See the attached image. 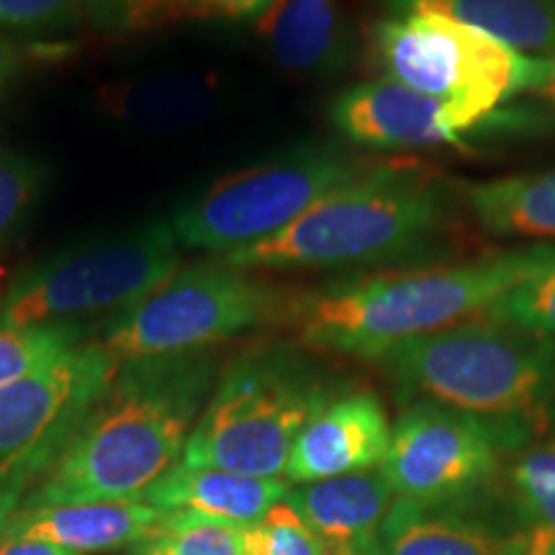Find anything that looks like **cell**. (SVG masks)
I'll list each match as a JSON object with an SVG mask.
<instances>
[{
    "label": "cell",
    "instance_id": "obj_1",
    "mask_svg": "<svg viewBox=\"0 0 555 555\" xmlns=\"http://www.w3.org/2000/svg\"><path fill=\"white\" fill-rule=\"evenodd\" d=\"M217 384L208 350L121 360L93 412L18 509L127 502L168 474Z\"/></svg>",
    "mask_w": 555,
    "mask_h": 555
},
{
    "label": "cell",
    "instance_id": "obj_2",
    "mask_svg": "<svg viewBox=\"0 0 555 555\" xmlns=\"http://www.w3.org/2000/svg\"><path fill=\"white\" fill-rule=\"evenodd\" d=\"M555 262V242H540L468 262H440L352 275L294 294L286 324L304 345L378 360L409 339L481 317L496 298Z\"/></svg>",
    "mask_w": 555,
    "mask_h": 555
},
{
    "label": "cell",
    "instance_id": "obj_3",
    "mask_svg": "<svg viewBox=\"0 0 555 555\" xmlns=\"http://www.w3.org/2000/svg\"><path fill=\"white\" fill-rule=\"evenodd\" d=\"M461 206L455 180L409 159H378L273 237L219 255L240 270H339L425 262Z\"/></svg>",
    "mask_w": 555,
    "mask_h": 555
},
{
    "label": "cell",
    "instance_id": "obj_4",
    "mask_svg": "<svg viewBox=\"0 0 555 555\" xmlns=\"http://www.w3.org/2000/svg\"><path fill=\"white\" fill-rule=\"evenodd\" d=\"M378 363L404 404L433 401L532 437L555 425V337L543 332L478 317L409 339Z\"/></svg>",
    "mask_w": 555,
    "mask_h": 555
},
{
    "label": "cell",
    "instance_id": "obj_5",
    "mask_svg": "<svg viewBox=\"0 0 555 555\" xmlns=\"http://www.w3.org/2000/svg\"><path fill=\"white\" fill-rule=\"evenodd\" d=\"M343 388L288 345H258L214 384L180 461L258 478H286L291 450Z\"/></svg>",
    "mask_w": 555,
    "mask_h": 555
},
{
    "label": "cell",
    "instance_id": "obj_6",
    "mask_svg": "<svg viewBox=\"0 0 555 555\" xmlns=\"http://www.w3.org/2000/svg\"><path fill=\"white\" fill-rule=\"evenodd\" d=\"M180 266V245L170 221L80 242L13 278L0 294V327L108 319L163 286Z\"/></svg>",
    "mask_w": 555,
    "mask_h": 555
},
{
    "label": "cell",
    "instance_id": "obj_7",
    "mask_svg": "<svg viewBox=\"0 0 555 555\" xmlns=\"http://www.w3.org/2000/svg\"><path fill=\"white\" fill-rule=\"evenodd\" d=\"M378 159L337 142H309L217 180L183 204L170 227L183 249L219 255L273 237Z\"/></svg>",
    "mask_w": 555,
    "mask_h": 555
},
{
    "label": "cell",
    "instance_id": "obj_8",
    "mask_svg": "<svg viewBox=\"0 0 555 555\" xmlns=\"http://www.w3.org/2000/svg\"><path fill=\"white\" fill-rule=\"evenodd\" d=\"M294 294L214 258L180 266L134 307L108 317L99 343L116 360L201 352L249 330L286 322Z\"/></svg>",
    "mask_w": 555,
    "mask_h": 555
},
{
    "label": "cell",
    "instance_id": "obj_9",
    "mask_svg": "<svg viewBox=\"0 0 555 555\" xmlns=\"http://www.w3.org/2000/svg\"><path fill=\"white\" fill-rule=\"evenodd\" d=\"M373 54L384 78L483 116L532 93L543 67V60L525 57L491 34L435 11L380 18L373 26Z\"/></svg>",
    "mask_w": 555,
    "mask_h": 555
},
{
    "label": "cell",
    "instance_id": "obj_10",
    "mask_svg": "<svg viewBox=\"0 0 555 555\" xmlns=\"http://www.w3.org/2000/svg\"><path fill=\"white\" fill-rule=\"evenodd\" d=\"M119 371L101 343H78L0 388V525L93 412Z\"/></svg>",
    "mask_w": 555,
    "mask_h": 555
},
{
    "label": "cell",
    "instance_id": "obj_11",
    "mask_svg": "<svg viewBox=\"0 0 555 555\" xmlns=\"http://www.w3.org/2000/svg\"><path fill=\"white\" fill-rule=\"evenodd\" d=\"M532 440L522 427L412 401L391 425V446L380 466L393 496L422 506L478 504L502 481L512 450Z\"/></svg>",
    "mask_w": 555,
    "mask_h": 555
},
{
    "label": "cell",
    "instance_id": "obj_12",
    "mask_svg": "<svg viewBox=\"0 0 555 555\" xmlns=\"http://www.w3.org/2000/svg\"><path fill=\"white\" fill-rule=\"evenodd\" d=\"M535 111L515 108L483 116L453 101L416 93L397 80H365L343 90L330 106V121L347 142L373 150L461 147L474 139L527 134Z\"/></svg>",
    "mask_w": 555,
    "mask_h": 555
},
{
    "label": "cell",
    "instance_id": "obj_13",
    "mask_svg": "<svg viewBox=\"0 0 555 555\" xmlns=\"http://www.w3.org/2000/svg\"><path fill=\"white\" fill-rule=\"evenodd\" d=\"M391 446V420L371 391L339 393L298 435L291 450V486L350 476L384 466Z\"/></svg>",
    "mask_w": 555,
    "mask_h": 555
},
{
    "label": "cell",
    "instance_id": "obj_14",
    "mask_svg": "<svg viewBox=\"0 0 555 555\" xmlns=\"http://www.w3.org/2000/svg\"><path fill=\"white\" fill-rule=\"evenodd\" d=\"M286 502L327 555H380V527L397 496L380 468H373L291 486Z\"/></svg>",
    "mask_w": 555,
    "mask_h": 555
},
{
    "label": "cell",
    "instance_id": "obj_15",
    "mask_svg": "<svg viewBox=\"0 0 555 555\" xmlns=\"http://www.w3.org/2000/svg\"><path fill=\"white\" fill-rule=\"evenodd\" d=\"M474 506H422L397 499L380 527V555H532L522 525H506Z\"/></svg>",
    "mask_w": 555,
    "mask_h": 555
},
{
    "label": "cell",
    "instance_id": "obj_16",
    "mask_svg": "<svg viewBox=\"0 0 555 555\" xmlns=\"http://www.w3.org/2000/svg\"><path fill=\"white\" fill-rule=\"evenodd\" d=\"M165 515L142 499L16 509L0 525V538H31L73 553H103L134 547Z\"/></svg>",
    "mask_w": 555,
    "mask_h": 555
},
{
    "label": "cell",
    "instance_id": "obj_17",
    "mask_svg": "<svg viewBox=\"0 0 555 555\" xmlns=\"http://www.w3.org/2000/svg\"><path fill=\"white\" fill-rule=\"evenodd\" d=\"M255 21L268 52L288 73L330 78L356 57V34L335 0H270Z\"/></svg>",
    "mask_w": 555,
    "mask_h": 555
},
{
    "label": "cell",
    "instance_id": "obj_18",
    "mask_svg": "<svg viewBox=\"0 0 555 555\" xmlns=\"http://www.w3.org/2000/svg\"><path fill=\"white\" fill-rule=\"evenodd\" d=\"M288 491L291 483L286 478H258L178 461L144 491L142 502L155 506L163 515L189 512L221 522L255 525L278 502H283Z\"/></svg>",
    "mask_w": 555,
    "mask_h": 555
},
{
    "label": "cell",
    "instance_id": "obj_19",
    "mask_svg": "<svg viewBox=\"0 0 555 555\" xmlns=\"http://www.w3.org/2000/svg\"><path fill=\"white\" fill-rule=\"evenodd\" d=\"M457 193L491 237L555 240V170L457 183Z\"/></svg>",
    "mask_w": 555,
    "mask_h": 555
},
{
    "label": "cell",
    "instance_id": "obj_20",
    "mask_svg": "<svg viewBox=\"0 0 555 555\" xmlns=\"http://www.w3.org/2000/svg\"><path fill=\"white\" fill-rule=\"evenodd\" d=\"M386 16L446 13L532 60H555V0H380Z\"/></svg>",
    "mask_w": 555,
    "mask_h": 555
},
{
    "label": "cell",
    "instance_id": "obj_21",
    "mask_svg": "<svg viewBox=\"0 0 555 555\" xmlns=\"http://www.w3.org/2000/svg\"><path fill=\"white\" fill-rule=\"evenodd\" d=\"M270 0H86L90 26L101 34H147L189 21L258 18Z\"/></svg>",
    "mask_w": 555,
    "mask_h": 555
},
{
    "label": "cell",
    "instance_id": "obj_22",
    "mask_svg": "<svg viewBox=\"0 0 555 555\" xmlns=\"http://www.w3.org/2000/svg\"><path fill=\"white\" fill-rule=\"evenodd\" d=\"M206 106V90L189 78H142L103 90V114L124 127L159 134L185 127Z\"/></svg>",
    "mask_w": 555,
    "mask_h": 555
},
{
    "label": "cell",
    "instance_id": "obj_23",
    "mask_svg": "<svg viewBox=\"0 0 555 555\" xmlns=\"http://www.w3.org/2000/svg\"><path fill=\"white\" fill-rule=\"evenodd\" d=\"M502 481L519 522L532 543V555L555 545V435H540L512 450Z\"/></svg>",
    "mask_w": 555,
    "mask_h": 555
},
{
    "label": "cell",
    "instance_id": "obj_24",
    "mask_svg": "<svg viewBox=\"0 0 555 555\" xmlns=\"http://www.w3.org/2000/svg\"><path fill=\"white\" fill-rule=\"evenodd\" d=\"M129 555H253L247 545V525L172 512Z\"/></svg>",
    "mask_w": 555,
    "mask_h": 555
},
{
    "label": "cell",
    "instance_id": "obj_25",
    "mask_svg": "<svg viewBox=\"0 0 555 555\" xmlns=\"http://www.w3.org/2000/svg\"><path fill=\"white\" fill-rule=\"evenodd\" d=\"M82 337H86V330L80 324L0 327V388L29 376L67 347L82 343Z\"/></svg>",
    "mask_w": 555,
    "mask_h": 555
},
{
    "label": "cell",
    "instance_id": "obj_26",
    "mask_svg": "<svg viewBox=\"0 0 555 555\" xmlns=\"http://www.w3.org/2000/svg\"><path fill=\"white\" fill-rule=\"evenodd\" d=\"M481 317L555 337V262L543 273L527 278L525 283L506 291Z\"/></svg>",
    "mask_w": 555,
    "mask_h": 555
},
{
    "label": "cell",
    "instance_id": "obj_27",
    "mask_svg": "<svg viewBox=\"0 0 555 555\" xmlns=\"http://www.w3.org/2000/svg\"><path fill=\"white\" fill-rule=\"evenodd\" d=\"M41 185L44 168L39 163L0 147V245L29 217Z\"/></svg>",
    "mask_w": 555,
    "mask_h": 555
},
{
    "label": "cell",
    "instance_id": "obj_28",
    "mask_svg": "<svg viewBox=\"0 0 555 555\" xmlns=\"http://www.w3.org/2000/svg\"><path fill=\"white\" fill-rule=\"evenodd\" d=\"M247 545L253 555H327L314 530L286 499L258 522L247 525Z\"/></svg>",
    "mask_w": 555,
    "mask_h": 555
},
{
    "label": "cell",
    "instance_id": "obj_29",
    "mask_svg": "<svg viewBox=\"0 0 555 555\" xmlns=\"http://www.w3.org/2000/svg\"><path fill=\"white\" fill-rule=\"evenodd\" d=\"M86 0H0L3 29H47L82 11Z\"/></svg>",
    "mask_w": 555,
    "mask_h": 555
},
{
    "label": "cell",
    "instance_id": "obj_30",
    "mask_svg": "<svg viewBox=\"0 0 555 555\" xmlns=\"http://www.w3.org/2000/svg\"><path fill=\"white\" fill-rule=\"evenodd\" d=\"M24 50L16 41L9 37H0V99L5 95V90L11 88V82L18 78L21 67H24Z\"/></svg>",
    "mask_w": 555,
    "mask_h": 555
},
{
    "label": "cell",
    "instance_id": "obj_31",
    "mask_svg": "<svg viewBox=\"0 0 555 555\" xmlns=\"http://www.w3.org/2000/svg\"><path fill=\"white\" fill-rule=\"evenodd\" d=\"M0 555H80L31 538H0Z\"/></svg>",
    "mask_w": 555,
    "mask_h": 555
},
{
    "label": "cell",
    "instance_id": "obj_32",
    "mask_svg": "<svg viewBox=\"0 0 555 555\" xmlns=\"http://www.w3.org/2000/svg\"><path fill=\"white\" fill-rule=\"evenodd\" d=\"M532 95H540L547 103V108L555 114V60H543L538 86L532 90Z\"/></svg>",
    "mask_w": 555,
    "mask_h": 555
},
{
    "label": "cell",
    "instance_id": "obj_33",
    "mask_svg": "<svg viewBox=\"0 0 555 555\" xmlns=\"http://www.w3.org/2000/svg\"><path fill=\"white\" fill-rule=\"evenodd\" d=\"M540 555H555V545H551V547H547V551H543Z\"/></svg>",
    "mask_w": 555,
    "mask_h": 555
}]
</instances>
